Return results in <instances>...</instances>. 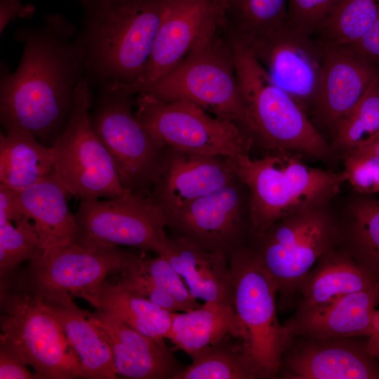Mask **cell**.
I'll return each mask as SVG.
<instances>
[{"label":"cell","mask_w":379,"mask_h":379,"mask_svg":"<svg viewBox=\"0 0 379 379\" xmlns=\"http://www.w3.org/2000/svg\"><path fill=\"white\" fill-rule=\"evenodd\" d=\"M379 302V284L346 295L314 313L294 317L283 325L290 338L339 339L369 336L374 312Z\"/></svg>","instance_id":"23"},{"label":"cell","mask_w":379,"mask_h":379,"mask_svg":"<svg viewBox=\"0 0 379 379\" xmlns=\"http://www.w3.org/2000/svg\"><path fill=\"white\" fill-rule=\"evenodd\" d=\"M0 347L34 370L36 378H87L58 321L13 272L1 277Z\"/></svg>","instance_id":"5"},{"label":"cell","mask_w":379,"mask_h":379,"mask_svg":"<svg viewBox=\"0 0 379 379\" xmlns=\"http://www.w3.org/2000/svg\"><path fill=\"white\" fill-rule=\"evenodd\" d=\"M15 36L23 50L14 72L1 65V124L24 129L52 147L71 118L76 89L86 77L79 30L51 14L36 27H19Z\"/></svg>","instance_id":"1"},{"label":"cell","mask_w":379,"mask_h":379,"mask_svg":"<svg viewBox=\"0 0 379 379\" xmlns=\"http://www.w3.org/2000/svg\"><path fill=\"white\" fill-rule=\"evenodd\" d=\"M228 260L244 353L259 378L274 377L291 340L277 319V285L248 244L232 251Z\"/></svg>","instance_id":"6"},{"label":"cell","mask_w":379,"mask_h":379,"mask_svg":"<svg viewBox=\"0 0 379 379\" xmlns=\"http://www.w3.org/2000/svg\"><path fill=\"white\" fill-rule=\"evenodd\" d=\"M131 254L117 246H53L30 260L25 271L15 272L33 288L67 292L93 305L107 277L121 272Z\"/></svg>","instance_id":"15"},{"label":"cell","mask_w":379,"mask_h":379,"mask_svg":"<svg viewBox=\"0 0 379 379\" xmlns=\"http://www.w3.org/2000/svg\"><path fill=\"white\" fill-rule=\"evenodd\" d=\"M330 251L319 260L301 284L298 291L301 300L295 317L314 313L346 295L379 284V279L364 265L350 258L331 255Z\"/></svg>","instance_id":"25"},{"label":"cell","mask_w":379,"mask_h":379,"mask_svg":"<svg viewBox=\"0 0 379 379\" xmlns=\"http://www.w3.org/2000/svg\"><path fill=\"white\" fill-rule=\"evenodd\" d=\"M0 135V182L15 191L36 184L55 170L51 147L16 127Z\"/></svg>","instance_id":"27"},{"label":"cell","mask_w":379,"mask_h":379,"mask_svg":"<svg viewBox=\"0 0 379 379\" xmlns=\"http://www.w3.org/2000/svg\"><path fill=\"white\" fill-rule=\"evenodd\" d=\"M324 206L295 213L250 236L248 245L276 284L282 303L335 241V225Z\"/></svg>","instance_id":"8"},{"label":"cell","mask_w":379,"mask_h":379,"mask_svg":"<svg viewBox=\"0 0 379 379\" xmlns=\"http://www.w3.org/2000/svg\"><path fill=\"white\" fill-rule=\"evenodd\" d=\"M16 191L0 184V225L15 223L23 216Z\"/></svg>","instance_id":"40"},{"label":"cell","mask_w":379,"mask_h":379,"mask_svg":"<svg viewBox=\"0 0 379 379\" xmlns=\"http://www.w3.org/2000/svg\"><path fill=\"white\" fill-rule=\"evenodd\" d=\"M0 378L32 379L36 376L19 359L0 347Z\"/></svg>","instance_id":"41"},{"label":"cell","mask_w":379,"mask_h":379,"mask_svg":"<svg viewBox=\"0 0 379 379\" xmlns=\"http://www.w3.org/2000/svg\"><path fill=\"white\" fill-rule=\"evenodd\" d=\"M92 315L109 343L117 375L173 379L183 368L164 340L149 338L101 310L96 309Z\"/></svg>","instance_id":"20"},{"label":"cell","mask_w":379,"mask_h":379,"mask_svg":"<svg viewBox=\"0 0 379 379\" xmlns=\"http://www.w3.org/2000/svg\"><path fill=\"white\" fill-rule=\"evenodd\" d=\"M215 0H171L149 60L132 94L145 92L222 24Z\"/></svg>","instance_id":"16"},{"label":"cell","mask_w":379,"mask_h":379,"mask_svg":"<svg viewBox=\"0 0 379 379\" xmlns=\"http://www.w3.org/2000/svg\"><path fill=\"white\" fill-rule=\"evenodd\" d=\"M34 12L33 5L23 4L20 0H0V34L14 18L29 19Z\"/></svg>","instance_id":"42"},{"label":"cell","mask_w":379,"mask_h":379,"mask_svg":"<svg viewBox=\"0 0 379 379\" xmlns=\"http://www.w3.org/2000/svg\"><path fill=\"white\" fill-rule=\"evenodd\" d=\"M137 259L136 255L131 254L127 263L120 272L117 284L126 290L171 312L182 311L175 298L139 266Z\"/></svg>","instance_id":"35"},{"label":"cell","mask_w":379,"mask_h":379,"mask_svg":"<svg viewBox=\"0 0 379 379\" xmlns=\"http://www.w3.org/2000/svg\"><path fill=\"white\" fill-rule=\"evenodd\" d=\"M17 278L58 321L79 357L87 378H117L111 346L92 313L79 308L67 292L35 288Z\"/></svg>","instance_id":"18"},{"label":"cell","mask_w":379,"mask_h":379,"mask_svg":"<svg viewBox=\"0 0 379 379\" xmlns=\"http://www.w3.org/2000/svg\"><path fill=\"white\" fill-rule=\"evenodd\" d=\"M165 217L171 234L227 256L252 232L248 190L237 176Z\"/></svg>","instance_id":"14"},{"label":"cell","mask_w":379,"mask_h":379,"mask_svg":"<svg viewBox=\"0 0 379 379\" xmlns=\"http://www.w3.org/2000/svg\"><path fill=\"white\" fill-rule=\"evenodd\" d=\"M74 215L80 245L128 246L157 254L166 248V217L150 195L128 192L107 201L81 199Z\"/></svg>","instance_id":"12"},{"label":"cell","mask_w":379,"mask_h":379,"mask_svg":"<svg viewBox=\"0 0 379 379\" xmlns=\"http://www.w3.org/2000/svg\"><path fill=\"white\" fill-rule=\"evenodd\" d=\"M347 48L379 68V15L368 30Z\"/></svg>","instance_id":"39"},{"label":"cell","mask_w":379,"mask_h":379,"mask_svg":"<svg viewBox=\"0 0 379 379\" xmlns=\"http://www.w3.org/2000/svg\"><path fill=\"white\" fill-rule=\"evenodd\" d=\"M379 15V0H340L317 34L319 40L347 46L360 39Z\"/></svg>","instance_id":"31"},{"label":"cell","mask_w":379,"mask_h":379,"mask_svg":"<svg viewBox=\"0 0 379 379\" xmlns=\"http://www.w3.org/2000/svg\"><path fill=\"white\" fill-rule=\"evenodd\" d=\"M33 222L24 215L18 222L0 225L1 277L15 270L25 260H30L43 251Z\"/></svg>","instance_id":"33"},{"label":"cell","mask_w":379,"mask_h":379,"mask_svg":"<svg viewBox=\"0 0 379 379\" xmlns=\"http://www.w3.org/2000/svg\"><path fill=\"white\" fill-rule=\"evenodd\" d=\"M16 192L22 212L33 221L44 248L77 244L79 227L68 208L69 194L55 170Z\"/></svg>","instance_id":"24"},{"label":"cell","mask_w":379,"mask_h":379,"mask_svg":"<svg viewBox=\"0 0 379 379\" xmlns=\"http://www.w3.org/2000/svg\"><path fill=\"white\" fill-rule=\"evenodd\" d=\"M346 180L359 192L379 193V157L368 153L345 154Z\"/></svg>","instance_id":"38"},{"label":"cell","mask_w":379,"mask_h":379,"mask_svg":"<svg viewBox=\"0 0 379 379\" xmlns=\"http://www.w3.org/2000/svg\"><path fill=\"white\" fill-rule=\"evenodd\" d=\"M135 105L131 95L101 90L90 121L114 163L122 187L150 195L167 146L138 119Z\"/></svg>","instance_id":"9"},{"label":"cell","mask_w":379,"mask_h":379,"mask_svg":"<svg viewBox=\"0 0 379 379\" xmlns=\"http://www.w3.org/2000/svg\"><path fill=\"white\" fill-rule=\"evenodd\" d=\"M288 20L287 0H228L223 27L227 34L243 38L271 30Z\"/></svg>","instance_id":"30"},{"label":"cell","mask_w":379,"mask_h":379,"mask_svg":"<svg viewBox=\"0 0 379 379\" xmlns=\"http://www.w3.org/2000/svg\"><path fill=\"white\" fill-rule=\"evenodd\" d=\"M161 254L181 276L195 299L233 307L227 254L204 248L171 234Z\"/></svg>","instance_id":"21"},{"label":"cell","mask_w":379,"mask_h":379,"mask_svg":"<svg viewBox=\"0 0 379 379\" xmlns=\"http://www.w3.org/2000/svg\"><path fill=\"white\" fill-rule=\"evenodd\" d=\"M321 41L322 80L318 105L313 114L319 121L334 130L379 77V68L346 46Z\"/></svg>","instance_id":"19"},{"label":"cell","mask_w":379,"mask_h":379,"mask_svg":"<svg viewBox=\"0 0 379 379\" xmlns=\"http://www.w3.org/2000/svg\"><path fill=\"white\" fill-rule=\"evenodd\" d=\"M352 216L353 239L362 265L379 279V201L357 202Z\"/></svg>","instance_id":"34"},{"label":"cell","mask_w":379,"mask_h":379,"mask_svg":"<svg viewBox=\"0 0 379 379\" xmlns=\"http://www.w3.org/2000/svg\"><path fill=\"white\" fill-rule=\"evenodd\" d=\"M310 338L289 354L284 366L296 379H372L379 371L368 357L347 341Z\"/></svg>","instance_id":"22"},{"label":"cell","mask_w":379,"mask_h":379,"mask_svg":"<svg viewBox=\"0 0 379 379\" xmlns=\"http://www.w3.org/2000/svg\"><path fill=\"white\" fill-rule=\"evenodd\" d=\"M227 1L228 0H215L218 5L219 6L220 9L222 10V11L223 13V15H224V11H225V6L227 5Z\"/></svg>","instance_id":"45"},{"label":"cell","mask_w":379,"mask_h":379,"mask_svg":"<svg viewBox=\"0 0 379 379\" xmlns=\"http://www.w3.org/2000/svg\"><path fill=\"white\" fill-rule=\"evenodd\" d=\"M245 112L244 130L268 150L281 149L325 159L330 148L307 113L277 86L249 49L227 34Z\"/></svg>","instance_id":"4"},{"label":"cell","mask_w":379,"mask_h":379,"mask_svg":"<svg viewBox=\"0 0 379 379\" xmlns=\"http://www.w3.org/2000/svg\"><path fill=\"white\" fill-rule=\"evenodd\" d=\"M221 26L204 38L177 66L142 93H149L163 101H189L244 128L245 112L232 51L227 36L223 39L218 34Z\"/></svg>","instance_id":"7"},{"label":"cell","mask_w":379,"mask_h":379,"mask_svg":"<svg viewBox=\"0 0 379 379\" xmlns=\"http://www.w3.org/2000/svg\"><path fill=\"white\" fill-rule=\"evenodd\" d=\"M138 332L163 341L171 328L173 312L105 280L93 305Z\"/></svg>","instance_id":"28"},{"label":"cell","mask_w":379,"mask_h":379,"mask_svg":"<svg viewBox=\"0 0 379 379\" xmlns=\"http://www.w3.org/2000/svg\"><path fill=\"white\" fill-rule=\"evenodd\" d=\"M135 114L166 146L194 154L233 157L248 154L253 138L239 124L187 100L163 101L140 93Z\"/></svg>","instance_id":"11"},{"label":"cell","mask_w":379,"mask_h":379,"mask_svg":"<svg viewBox=\"0 0 379 379\" xmlns=\"http://www.w3.org/2000/svg\"><path fill=\"white\" fill-rule=\"evenodd\" d=\"M232 334L243 340L244 333L234 307L204 302L197 309L173 313L166 338L191 357Z\"/></svg>","instance_id":"26"},{"label":"cell","mask_w":379,"mask_h":379,"mask_svg":"<svg viewBox=\"0 0 379 379\" xmlns=\"http://www.w3.org/2000/svg\"><path fill=\"white\" fill-rule=\"evenodd\" d=\"M91 87L85 77L76 89L71 118L51 147L55 171L72 196L81 199L119 197L130 192L122 187L110 154L92 128Z\"/></svg>","instance_id":"10"},{"label":"cell","mask_w":379,"mask_h":379,"mask_svg":"<svg viewBox=\"0 0 379 379\" xmlns=\"http://www.w3.org/2000/svg\"><path fill=\"white\" fill-rule=\"evenodd\" d=\"M340 0H287L288 18L298 30L317 35Z\"/></svg>","instance_id":"37"},{"label":"cell","mask_w":379,"mask_h":379,"mask_svg":"<svg viewBox=\"0 0 379 379\" xmlns=\"http://www.w3.org/2000/svg\"><path fill=\"white\" fill-rule=\"evenodd\" d=\"M350 152L368 153L379 157V134Z\"/></svg>","instance_id":"44"},{"label":"cell","mask_w":379,"mask_h":379,"mask_svg":"<svg viewBox=\"0 0 379 379\" xmlns=\"http://www.w3.org/2000/svg\"><path fill=\"white\" fill-rule=\"evenodd\" d=\"M366 350L371 357L379 359V310L374 312Z\"/></svg>","instance_id":"43"},{"label":"cell","mask_w":379,"mask_h":379,"mask_svg":"<svg viewBox=\"0 0 379 379\" xmlns=\"http://www.w3.org/2000/svg\"><path fill=\"white\" fill-rule=\"evenodd\" d=\"M236 178L229 157L186 152L167 146L150 197L166 215Z\"/></svg>","instance_id":"17"},{"label":"cell","mask_w":379,"mask_h":379,"mask_svg":"<svg viewBox=\"0 0 379 379\" xmlns=\"http://www.w3.org/2000/svg\"><path fill=\"white\" fill-rule=\"evenodd\" d=\"M171 0H79L91 86L131 95Z\"/></svg>","instance_id":"2"},{"label":"cell","mask_w":379,"mask_h":379,"mask_svg":"<svg viewBox=\"0 0 379 379\" xmlns=\"http://www.w3.org/2000/svg\"><path fill=\"white\" fill-rule=\"evenodd\" d=\"M234 336L229 334L192 356V364L173 379L259 378L244 353L242 343L239 345L233 343Z\"/></svg>","instance_id":"29"},{"label":"cell","mask_w":379,"mask_h":379,"mask_svg":"<svg viewBox=\"0 0 379 379\" xmlns=\"http://www.w3.org/2000/svg\"><path fill=\"white\" fill-rule=\"evenodd\" d=\"M234 37L249 49L277 86L307 114L314 113L322 80L323 46L319 39L295 28L288 20L259 34Z\"/></svg>","instance_id":"13"},{"label":"cell","mask_w":379,"mask_h":379,"mask_svg":"<svg viewBox=\"0 0 379 379\" xmlns=\"http://www.w3.org/2000/svg\"><path fill=\"white\" fill-rule=\"evenodd\" d=\"M299 156L270 149L260 159L248 154L229 157L236 175L248 190L252 232L307 208L324 206L346 181L344 171L310 167Z\"/></svg>","instance_id":"3"},{"label":"cell","mask_w":379,"mask_h":379,"mask_svg":"<svg viewBox=\"0 0 379 379\" xmlns=\"http://www.w3.org/2000/svg\"><path fill=\"white\" fill-rule=\"evenodd\" d=\"M333 145L347 153L379 134V77L334 128Z\"/></svg>","instance_id":"32"},{"label":"cell","mask_w":379,"mask_h":379,"mask_svg":"<svg viewBox=\"0 0 379 379\" xmlns=\"http://www.w3.org/2000/svg\"><path fill=\"white\" fill-rule=\"evenodd\" d=\"M139 266L161 287L168 292L179 304L182 312L190 311L200 307L183 283L181 276L172 267L163 254L153 259L138 256Z\"/></svg>","instance_id":"36"}]
</instances>
